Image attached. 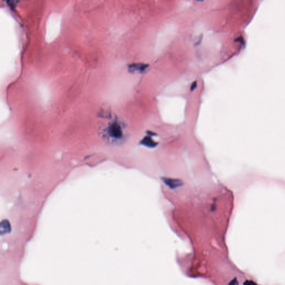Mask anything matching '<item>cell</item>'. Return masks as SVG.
<instances>
[{
  "label": "cell",
  "mask_w": 285,
  "mask_h": 285,
  "mask_svg": "<svg viewBox=\"0 0 285 285\" xmlns=\"http://www.w3.org/2000/svg\"><path fill=\"white\" fill-rule=\"evenodd\" d=\"M148 65L144 64H133L129 66V69L131 71L138 70L140 72H143L148 67Z\"/></svg>",
  "instance_id": "cell-1"
},
{
  "label": "cell",
  "mask_w": 285,
  "mask_h": 285,
  "mask_svg": "<svg viewBox=\"0 0 285 285\" xmlns=\"http://www.w3.org/2000/svg\"><path fill=\"white\" fill-rule=\"evenodd\" d=\"M110 130L113 136L115 137H119L122 134L121 129L119 125L116 124H114L111 125Z\"/></svg>",
  "instance_id": "cell-2"
},
{
  "label": "cell",
  "mask_w": 285,
  "mask_h": 285,
  "mask_svg": "<svg viewBox=\"0 0 285 285\" xmlns=\"http://www.w3.org/2000/svg\"><path fill=\"white\" fill-rule=\"evenodd\" d=\"M244 285H257V284H256V283H255V282H253V281H249V280H247V281H245V282L244 283Z\"/></svg>",
  "instance_id": "cell-3"
},
{
  "label": "cell",
  "mask_w": 285,
  "mask_h": 285,
  "mask_svg": "<svg viewBox=\"0 0 285 285\" xmlns=\"http://www.w3.org/2000/svg\"><path fill=\"white\" fill-rule=\"evenodd\" d=\"M196 86H197V83H196V81H194L193 83L192 84L191 86V91H193L194 89H196Z\"/></svg>",
  "instance_id": "cell-4"
},
{
  "label": "cell",
  "mask_w": 285,
  "mask_h": 285,
  "mask_svg": "<svg viewBox=\"0 0 285 285\" xmlns=\"http://www.w3.org/2000/svg\"><path fill=\"white\" fill-rule=\"evenodd\" d=\"M228 285H238V281H237L236 279H235V280H232L231 283H229Z\"/></svg>",
  "instance_id": "cell-5"
}]
</instances>
